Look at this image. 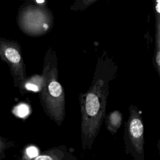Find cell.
<instances>
[{"mask_svg":"<svg viewBox=\"0 0 160 160\" xmlns=\"http://www.w3.org/2000/svg\"><path fill=\"white\" fill-rule=\"evenodd\" d=\"M116 63L104 51L97 61L88 91L79 94L81 131L84 143L92 142L106 117L109 82L116 77Z\"/></svg>","mask_w":160,"mask_h":160,"instance_id":"1","label":"cell"},{"mask_svg":"<svg viewBox=\"0 0 160 160\" xmlns=\"http://www.w3.org/2000/svg\"><path fill=\"white\" fill-rule=\"evenodd\" d=\"M57 60L55 51L49 47L44 58L39 99L45 114L58 126H61L66 115L65 93L58 81Z\"/></svg>","mask_w":160,"mask_h":160,"instance_id":"2","label":"cell"},{"mask_svg":"<svg viewBox=\"0 0 160 160\" xmlns=\"http://www.w3.org/2000/svg\"><path fill=\"white\" fill-rule=\"evenodd\" d=\"M36 2L39 4L28 6L22 11L19 24L24 32L31 36H41L51 29L54 18L51 11L45 4H41L44 1Z\"/></svg>","mask_w":160,"mask_h":160,"instance_id":"3","label":"cell"},{"mask_svg":"<svg viewBox=\"0 0 160 160\" xmlns=\"http://www.w3.org/2000/svg\"><path fill=\"white\" fill-rule=\"evenodd\" d=\"M0 56L10 66L14 79L21 84L26 79V68L19 44L6 41L0 42Z\"/></svg>","mask_w":160,"mask_h":160,"instance_id":"4","label":"cell"},{"mask_svg":"<svg viewBox=\"0 0 160 160\" xmlns=\"http://www.w3.org/2000/svg\"><path fill=\"white\" fill-rule=\"evenodd\" d=\"M129 115L126 125V134L130 142L136 148H142L143 144L144 126L141 112L138 108L131 104L129 108Z\"/></svg>","mask_w":160,"mask_h":160,"instance_id":"5","label":"cell"},{"mask_svg":"<svg viewBox=\"0 0 160 160\" xmlns=\"http://www.w3.org/2000/svg\"><path fill=\"white\" fill-rule=\"evenodd\" d=\"M155 6L156 16V32H155V49L153 58L154 68L160 74V12H159V1H156Z\"/></svg>","mask_w":160,"mask_h":160,"instance_id":"6","label":"cell"},{"mask_svg":"<svg viewBox=\"0 0 160 160\" xmlns=\"http://www.w3.org/2000/svg\"><path fill=\"white\" fill-rule=\"evenodd\" d=\"M106 118V123L108 129L115 133L121 125L122 116L119 111L114 110L109 112Z\"/></svg>","mask_w":160,"mask_h":160,"instance_id":"7","label":"cell"},{"mask_svg":"<svg viewBox=\"0 0 160 160\" xmlns=\"http://www.w3.org/2000/svg\"><path fill=\"white\" fill-rule=\"evenodd\" d=\"M24 82V88L30 91L39 92L42 86V77L41 74H34L28 79H25Z\"/></svg>","mask_w":160,"mask_h":160,"instance_id":"8","label":"cell"},{"mask_svg":"<svg viewBox=\"0 0 160 160\" xmlns=\"http://www.w3.org/2000/svg\"><path fill=\"white\" fill-rule=\"evenodd\" d=\"M13 113L18 117L24 118L30 113L29 106L26 104H20L13 109Z\"/></svg>","mask_w":160,"mask_h":160,"instance_id":"9","label":"cell"},{"mask_svg":"<svg viewBox=\"0 0 160 160\" xmlns=\"http://www.w3.org/2000/svg\"><path fill=\"white\" fill-rule=\"evenodd\" d=\"M96 0H83V1H76L71 6V9L74 11H82L89 6L91 4L94 3Z\"/></svg>","mask_w":160,"mask_h":160,"instance_id":"10","label":"cell"},{"mask_svg":"<svg viewBox=\"0 0 160 160\" xmlns=\"http://www.w3.org/2000/svg\"><path fill=\"white\" fill-rule=\"evenodd\" d=\"M26 153L30 158H33L38 155L39 151L36 147L30 146L26 149Z\"/></svg>","mask_w":160,"mask_h":160,"instance_id":"11","label":"cell"},{"mask_svg":"<svg viewBox=\"0 0 160 160\" xmlns=\"http://www.w3.org/2000/svg\"><path fill=\"white\" fill-rule=\"evenodd\" d=\"M35 160H52V158L49 156H46V155H42V156H38Z\"/></svg>","mask_w":160,"mask_h":160,"instance_id":"12","label":"cell"}]
</instances>
